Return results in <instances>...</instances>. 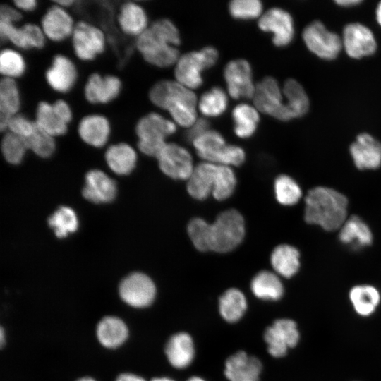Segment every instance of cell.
I'll list each match as a JSON object with an SVG mask.
<instances>
[{
  "mask_svg": "<svg viewBox=\"0 0 381 381\" xmlns=\"http://www.w3.org/2000/svg\"><path fill=\"white\" fill-rule=\"evenodd\" d=\"M180 44L179 30L168 18L154 21L137 37L135 42L136 48L144 60L159 68L176 64L180 57L176 47Z\"/></svg>",
  "mask_w": 381,
  "mask_h": 381,
  "instance_id": "cell-1",
  "label": "cell"
},
{
  "mask_svg": "<svg viewBox=\"0 0 381 381\" xmlns=\"http://www.w3.org/2000/svg\"><path fill=\"white\" fill-rule=\"evenodd\" d=\"M349 202L339 191L326 186L309 190L305 197L304 219L327 231L339 230L348 218Z\"/></svg>",
  "mask_w": 381,
  "mask_h": 381,
  "instance_id": "cell-2",
  "label": "cell"
},
{
  "mask_svg": "<svg viewBox=\"0 0 381 381\" xmlns=\"http://www.w3.org/2000/svg\"><path fill=\"white\" fill-rule=\"evenodd\" d=\"M135 130L139 150L157 158L167 143L166 138L176 133V126L173 121L150 112L138 121Z\"/></svg>",
  "mask_w": 381,
  "mask_h": 381,
  "instance_id": "cell-3",
  "label": "cell"
},
{
  "mask_svg": "<svg viewBox=\"0 0 381 381\" xmlns=\"http://www.w3.org/2000/svg\"><path fill=\"white\" fill-rule=\"evenodd\" d=\"M218 59L219 52L212 46L182 54L175 64L176 80L192 90L200 87L203 83L202 72L213 67Z\"/></svg>",
  "mask_w": 381,
  "mask_h": 381,
  "instance_id": "cell-4",
  "label": "cell"
},
{
  "mask_svg": "<svg viewBox=\"0 0 381 381\" xmlns=\"http://www.w3.org/2000/svg\"><path fill=\"white\" fill-rule=\"evenodd\" d=\"M245 222L240 212L234 209L220 213L210 224V250L228 253L235 249L245 236Z\"/></svg>",
  "mask_w": 381,
  "mask_h": 381,
  "instance_id": "cell-5",
  "label": "cell"
},
{
  "mask_svg": "<svg viewBox=\"0 0 381 381\" xmlns=\"http://www.w3.org/2000/svg\"><path fill=\"white\" fill-rule=\"evenodd\" d=\"M301 37L306 49L323 61H333L343 51L341 35L319 20L307 24L302 30Z\"/></svg>",
  "mask_w": 381,
  "mask_h": 381,
  "instance_id": "cell-6",
  "label": "cell"
},
{
  "mask_svg": "<svg viewBox=\"0 0 381 381\" xmlns=\"http://www.w3.org/2000/svg\"><path fill=\"white\" fill-rule=\"evenodd\" d=\"M253 99L259 111L281 121L293 120L286 104L282 86L274 78L267 76L258 83Z\"/></svg>",
  "mask_w": 381,
  "mask_h": 381,
  "instance_id": "cell-7",
  "label": "cell"
},
{
  "mask_svg": "<svg viewBox=\"0 0 381 381\" xmlns=\"http://www.w3.org/2000/svg\"><path fill=\"white\" fill-rule=\"evenodd\" d=\"M343 51L350 58L360 60L374 55L377 41L373 31L361 22L346 24L341 33Z\"/></svg>",
  "mask_w": 381,
  "mask_h": 381,
  "instance_id": "cell-8",
  "label": "cell"
},
{
  "mask_svg": "<svg viewBox=\"0 0 381 381\" xmlns=\"http://www.w3.org/2000/svg\"><path fill=\"white\" fill-rule=\"evenodd\" d=\"M259 28L272 34V41L277 47L289 45L295 36V23L291 14L280 7H273L265 11L258 20Z\"/></svg>",
  "mask_w": 381,
  "mask_h": 381,
  "instance_id": "cell-9",
  "label": "cell"
},
{
  "mask_svg": "<svg viewBox=\"0 0 381 381\" xmlns=\"http://www.w3.org/2000/svg\"><path fill=\"white\" fill-rule=\"evenodd\" d=\"M224 78L228 93L232 98H253L256 85L253 83L252 67L247 60L230 61L224 67Z\"/></svg>",
  "mask_w": 381,
  "mask_h": 381,
  "instance_id": "cell-10",
  "label": "cell"
},
{
  "mask_svg": "<svg viewBox=\"0 0 381 381\" xmlns=\"http://www.w3.org/2000/svg\"><path fill=\"white\" fill-rule=\"evenodd\" d=\"M72 44L78 59L91 61L104 50L105 36L99 28L85 21H79L75 24Z\"/></svg>",
  "mask_w": 381,
  "mask_h": 381,
  "instance_id": "cell-11",
  "label": "cell"
},
{
  "mask_svg": "<svg viewBox=\"0 0 381 381\" xmlns=\"http://www.w3.org/2000/svg\"><path fill=\"white\" fill-rule=\"evenodd\" d=\"M299 337L296 323L287 318L275 320L264 332L267 351L274 358L284 356L289 349L297 345Z\"/></svg>",
  "mask_w": 381,
  "mask_h": 381,
  "instance_id": "cell-12",
  "label": "cell"
},
{
  "mask_svg": "<svg viewBox=\"0 0 381 381\" xmlns=\"http://www.w3.org/2000/svg\"><path fill=\"white\" fill-rule=\"evenodd\" d=\"M119 294L122 300L129 306L139 308H145L153 302L156 287L147 275L134 272L121 281Z\"/></svg>",
  "mask_w": 381,
  "mask_h": 381,
  "instance_id": "cell-13",
  "label": "cell"
},
{
  "mask_svg": "<svg viewBox=\"0 0 381 381\" xmlns=\"http://www.w3.org/2000/svg\"><path fill=\"white\" fill-rule=\"evenodd\" d=\"M161 171L176 180H188L195 167L190 153L176 143H167L158 157Z\"/></svg>",
  "mask_w": 381,
  "mask_h": 381,
  "instance_id": "cell-14",
  "label": "cell"
},
{
  "mask_svg": "<svg viewBox=\"0 0 381 381\" xmlns=\"http://www.w3.org/2000/svg\"><path fill=\"white\" fill-rule=\"evenodd\" d=\"M149 99L156 107L167 110L179 103H189L198 106L195 92L176 80H160L152 85L149 91Z\"/></svg>",
  "mask_w": 381,
  "mask_h": 381,
  "instance_id": "cell-15",
  "label": "cell"
},
{
  "mask_svg": "<svg viewBox=\"0 0 381 381\" xmlns=\"http://www.w3.org/2000/svg\"><path fill=\"white\" fill-rule=\"evenodd\" d=\"M349 153L360 170H374L381 167V142L368 132L356 135L349 146Z\"/></svg>",
  "mask_w": 381,
  "mask_h": 381,
  "instance_id": "cell-16",
  "label": "cell"
},
{
  "mask_svg": "<svg viewBox=\"0 0 381 381\" xmlns=\"http://www.w3.org/2000/svg\"><path fill=\"white\" fill-rule=\"evenodd\" d=\"M1 40H9L20 49H41L45 44L46 37L39 25L25 23L16 27L14 23L0 20Z\"/></svg>",
  "mask_w": 381,
  "mask_h": 381,
  "instance_id": "cell-17",
  "label": "cell"
},
{
  "mask_svg": "<svg viewBox=\"0 0 381 381\" xmlns=\"http://www.w3.org/2000/svg\"><path fill=\"white\" fill-rule=\"evenodd\" d=\"M262 369L258 358L240 351L226 359L224 373L229 381H259Z\"/></svg>",
  "mask_w": 381,
  "mask_h": 381,
  "instance_id": "cell-18",
  "label": "cell"
},
{
  "mask_svg": "<svg viewBox=\"0 0 381 381\" xmlns=\"http://www.w3.org/2000/svg\"><path fill=\"white\" fill-rule=\"evenodd\" d=\"M121 89V82L118 77L94 73L87 79L84 93L90 103L107 104L119 96Z\"/></svg>",
  "mask_w": 381,
  "mask_h": 381,
  "instance_id": "cell-19",
  "label": "cell"
},
{
  "mask_svg": "<svg viewBox=\"0 0 381 381\" xmlns=\"http://www.w3.org/2000/svg\"><path fill=\"white\" fill-rule=\"evenodd\" d=\"M40 27L47 38L59 42L72 35L75 24L64 8L53 4L42 16Z\"/></svg>",
  "mask_w": 381,
  "mask_h": 381,
  "instance_id": "cell-20",
  "label": "cell"
},
{
  "mask_svg": "<svg viewBox=\"0 0 381 381\" xmlns=\"http://www.w3.org/2000/svg\"><path fill=\"white\" fill-rule=\"evenodd\" d=\"M115 181L98 169L88 171L82 190L83 197L94 203H106L113 200L116 195Z\"/></svg>",
  "mask_w": 381,
  "mask_h": 381,
  "instance_id": "cell-21",
  "label": "cell"
},
{
  "mask_svg": "<svg viewBox=\"0 0 381 381\" xmlns=\"http://www.w3.org/2000/svg\"><path fill=\"white\" fill-rule=\"evenodd\" d=\"M48 85L55 91L64 93L74 85L77 71L72 61L62 54L54 56L50 67L46 71Z\"/></svg>",
  "mask_w": 381,
  "mask_h": 381,
  "instance_id": "cell-22",
  "label": "cell"
},
{
  "mask_svg": "<svg viewBox=\"0 0 381 381\" xmlns=\"http://www.w3.org/2000/svg\"><path fill=\"white\" fill-rule=\"evenodd\" d=\"M339 239L344 246L358 250L372 244L373 235L367 223L357 215L348 217L339 229Z\"/></svg>",
  "mask_w": 381,
  "mask_h": 381,
  "instance_id": "cell-23",
  "label": "cell"
},
{
  "mask_svg": "<svg viewBox=\"0 0 381 381\" xmlns=\"http://www.w3.org/2000/svg\"><path fill=\"white\" fill-rule=\"evenodd\" d=\"M110 130L108 119L100 114L87 115L81 119L78 126L81 140L95 147H101L106 144Z\"/></svg>",
  "mask_w": 381,
  "mask_h": 381,
  "instance_id": "cell-24",
  "label": "cell"
},
{
  "mask_svg": "<svg viewBox=\"0 0 381 381\" xmlns=\"http://www.w3.org/2000/svg\"><path fill=\"white\" fill-rule=\"evenodd\" d=\"M217 167V164L207 162L195 167L187 180V190L192 198L202 200L212 193Z\"/></svg>",
  "mask_w": 381,
  "mask_h": 381,
  "instance_id": "cell-25",
  "label": "cell"
},
{
  "mask_svg": "<svg viewBox=\"0 0 381 381\" xmlns=\"http://www.w3.org/2000/svg\"><path fill=\"white\" fill-rule=\"evenodd\" d=\"M166 356L175 368L188 367L195 356V347L192 337L186 332L172 335L165 346Z\"/></svg>",
  "mask_w": 381,
  "mask_h": 381,
  "instance_id": "cell-26",
  "label": "cell"
},
{
  "mask_svg": "<svg viewBox=\"0 0 381 381\" xmlns=\"http://www.w3.org/2000/svg\"><path fill=\"white\" fill-rule=\"evenodd\" d=\"M117 20L121 31L130 36L138 37L149 26L145 11L133 1H127L122 4Z\"/></svg>",
  "mask_w": 381,
  "mask_h": 381,
  "instance_id": "cell-27",
  "label": "cell"
},
{
  "mask_svg": "<svg viewBox=\"0 0 381 381\" xmlns=\"http://www.w3.org/2000/svg\"><path fill=\"white\" fill-rule=\"evenodd\" d=\"M270 262L276 274L285 278H290L299 270L300 253L291 245L280 244L272 250Z\"/></svg>",
  "mask_w": 381,
  "mask_h": 381,
  "instance_id": "cell-28",
  "label": "cell"
},
{
  "mask_svg": "<svg viewBox=\"0 0 381 381\" xmlns=\"http://www.w3.org/2000/svg\"><path fill=\"white\" fill-rule=\"evenodd\" d=\"M192 144L198 154L205 162L218 164L227 143L217 131L209 129L195 138Z\"/></svg>",
  "mask_w": 381,
  "mask_h": 381,
  "instance_id": "cell-29",
  "label": "cell"
},
{
  "mask_svg": "<svg viewBox=\"0 0 381 381\" xmlns=\"http://www.w3.org/2000/svg\"><path fill=\"white\" fill-rule=\"evenodd\" d=\"M104 157L111 171L119 175L131 173L135 168L137 161L135 150L125 143L110 145L107 149Z\"/></svg>",
  "mask_w": 381,
  "mask_h": 381,
  "instance_id": "cell-30",
  "label": "cell"
},
{
  "mask_svg": "<svg viewBox=\"0 0 381 381\" xmlns=\"http://www.w3.org/2000/svg\"><path fill=\"white\" fill-rule=\"evenodd\" d=\"M250 289L257 298L265 301H277L284 294V286L279 276L268 270H262L254 276Z\"/></svg>",
  "mask_w": 381,
  "mask_h": 381,
  "instance_id": "cell-31",
  "label": "cell"
},
{
  "mask_svg": "<svg viewBox=\"0 0 381 381\" xmlns=\"http://www.w3.org/2000/svg\"><path fill=\"white\" fill-rule=\"evenodd\" d=\"M282 90L292 119L304 116L310 109V102L303 86L296 79L289 78L284 83Z\"/></svg>",
  "mask_w": 381,
  "mask_h": 381,
  "instance_id": "cell-32",
  "label": "cell"
},
{
  "mask_svg": "<svg viewBox=\"0 0 381 381\" xmlns=\"http://www.w3.org/2000/svg\"><path fill=\"white\" fill-rule=\"evenodd\" d=\"M231 118L234 131L238 138H248L253 136L258 129L260 115L255 107L246 103L238 104L233 109Z\"/></svg>",
  "mask_w": 381,
  "mask_h": 381,
  "instance_id": "cell-33",
  "label": "cell"
},
{
  "mask_svg": "<svg viewBox=\"0 0 381 381\" xmlns=\"http://www.w3.org/2000/svg\"><path fill=\"white\" fill-rule=\"evenodd\" d=\"M128 333L126 324L116 317H105L97 327L98 340L107 348H116L121 345L127 339Z\"/></svg>",
  "mask_w": 381,
  "mask_h": 381,
  "instance_id": "cell-34",
  "label": "cell"
},
{
  "mask_svg": "<svg viewBox=\"0 0 381 381\" xmlns=\"http://www.w3.org/2000/svg\"><path fill=\"white\" fill-rule=\"evenodd\" d=\"M349 299L355 311L361 316L370 315L378 306L380 294L373 286L360 284L352 287Z\"/></svg>",
  "mask_w": 381,
  "mask_h": 381,
  "instance_id": "cell-35",
  "label": "cell"
},
{
  "mask_svg": "<svg viewBox=\"0 0 381 381\" xmlns=\"http://www.w3.org/2000/svg\"><path fill=\"white\" fill-rule=\"evenodd\" d=\"M247 309L244 294L238 289L226 290L219 299V311L222 318L230 323L238 322Z\"/></svg>",
  "mask_w": 381,
  "mask_h": 381,
  "instance_id": "cell-36",
  "label": "cell"
},
{
  "mask_svg": "<svg viewBox=\"0 0 381 381\" xmlns=\"http://www.w3.org/2000/svg\"><path fill=\"white\" fill-rule=\"evenodd\" d=\"M34 121L37 127L53 137L64 135L68 130V124L57 116L52 104L45 101L38 103Z\"/></svg>",
  "mask_w": 381,
  "mask_h": 381,
  "instance_id": "cell-37",
  "label": "cell"
},
{
  "mask_svg": "<svg viewBox=\"0 0 381 381\" xmlns=\"http://www.w3.org/2000/svg\"><path fill=\"white\" fill-rule=\"evenodd\" d=\"M228 107V96L219 87H213L205 92L198 102L201 114L207 118L218 117L223 114Z\"/></svg>",
  "mask_w": 381,
  "mask_h": 381,
  "instance_id": "cell-38",
  "label": "cell"
},
{
  "mask_svg": "<svg viewBox=\"0 0 381 381\" xmlns=\"http://www.w3.org/2000/svg\"><path fill=\"white\" fill-rule=\"evenodd\" d=\"M20 98L15 79L4 78L0 80V116L11 117L18 114Z\"/></svg>",
  "mask_w": 381,
  "mask_h": 381,
  "instance_id": "cell-39",
  "label": "cell"
},
{
  "mask_svg": "<svg viewBox=\"0 0 381 381\" xmlns=\"http://www.w3.org/2000/svg\"><path fill=\"white\" fill-rule=\"evenodd\" d=\"M275 198L279 203L284 206L296 205L302 197L299 184L290 176L281 174L274 183Z\"/></svg>",
  "mask_w": 381,
  "mask_h": 381,
  "instance_id": "cell-40",
  "label": "cell"
},
{
  "mask_svg": "<svg viewBox=\"0 0 381 381\" xmlns=\"http://www.w3.org/2000/svg\"><path fill=\"white\" fill-rule=\"evenodd\" d=\"M48 224L58 238L66 237L78 227L76 214L71 208L65 206L58 208L49 217Z\"/></svg>",
  "mask_w": 381,
  "mask_h": 381,
  "instance_id": "cell-41",
  "label": "cell"
},
{
  "mask_svg": "<svg viewBox=\"0 0 381 381\" xmlns=\"http://www.w3.org/2000/svg\"><path fill=\"white\" fill-rule=\"evenodd\" d=\"M236 186V177L232 168L217 164L212 196L217 200H224L232 195Z\"/></svg>",
  "mask_w": 381,
  "mask_h": 381,
  "instance_id": "cell-42",
  "label": "cell"
},
{
  "mask_svg": "<svg viewBox=\"0 0 381 381\" xmlns=\"http://www.w3.org/2000/svg\"><path fill=\"white\" fill-rule=\"evenodd\" d=\"M28 150L25 139L6 131L1 141V150L4 158L10 164H18Z\"/></svg>",
  "mask_w": 381,
  "mask_h": 381,
  "instance_id": "cell-43",
  "label": "cell"
},
{
  "mask_svg": "<svg viewBox=\"0 0 381 381\" xmlns=\"http://www.w3.org/2000/svg\"><path fill=\"white\" fill-rule=\"evenodd\" d=\"M25 69L22 55L11 49H4L0 53V73L4 78L15 79L20 77Z\"/></svg>",
  "mask_w": 381,
  "mask_h": 381,
  "instance_id": "cell-44",
  "label": "cell"
},
{
  "mask_svg": "<svg viewBox=\"0 0 381 381\" xmlns=\"http://www.w3.org/2000/svg\"><path fill=\"white\" fill-rule=\"evenodd\" d=\"M25 139L28 149L40 157H49L55 151L54 137L42 131L37 125L33 133Z\"/></svg>",
  "mask_w": 381,
  "mask_h": 381,
  "instance_id": "cell-45",
  "label": "cell"
},
{
  "mask_svg": "<svg viewBox=\"0 0 381 381\" xmlns=\"http://www.w3.org/2000/svg\"><path fill=\"white\" fill-rule=\"evenodd\" d=\"M188 234L194 247L202 252L210 250V224L199 217L192 219L188 224Z\"/></svg>",
  "mask_w": 381,
  "mask_h": 381,
  "instance_id": "cell-46",
  "label": "cell"
},
{
  "mask_svg": "<svg viewBox=\"0 0 381 381\" xmlns=\"http://www.w3.org/2000/svg\"><path fill=\"white\" fill-rule=\"evenodd\" d=\"M231 16L236 20H252L261 16L263 6L259 0H234L228 6Z\"/></svg>",
  "mask_w": 381,
  "mask_h": 381,
  "instance_id": "cell-47",
  "label": "cell"
},
{
  "mask_svg": "<svg viewBox=\"0 0 381 381\" xmlns=\"http://www.w3.org/2000/svg\"><path fill=\"white\" fill-rule=\"evenodd\" d=\"M36 128L35 121H30L21 114L12 116L8 121L6 131L23 138H28Z\"/></svg>",
  "mask_w": 381,
  "mask_h": 381,
  "instance_id": "cell-48",
  "label": "cell"
},
{
  "mask_svg": "<svg viewBox=\"0 0 381 381\" xmlns=\"http://www.w3.org/2000/svg\"><path fill=\"white\" fill-rule=\"evenodd\" d=\"M246 159V154L243 148L235 145L227 144L225 147L218 164L228 167H238L241 165Z\"/></svg>",
  "mask_w": 381,
  "mask_h": 381,
  "instance_id": "cell-49",
  "label": "cell"
},
{
  "mask_svg": "<svg viewBox=\"0 0 381 381\" xmlns=\"http://www.w3.org/2000/svg\"><path fill=\"white\" fill-rule=\"evenodd\" d=\"M52 108L57 116L65 123L68 124L72 119L73 115L68 104L64 99H57L52 104Z\"/></svg>",
  "mask_w": 381,
  "mask_h": 381,
  "instance_id": "cell-50",
  "label": "cell"
},
{
  "mask_svg": "<svg viewBox=\"0 0 381 381\" xmlns=\"http://www.w3.org/2000/svg\"><path fill=\"white\" fill-rule=\"evenodd\" d=\"M209 127L210 123L206 119H198L196 122L191 127L188 128V131L186 133V140L192 143L195 138L209 130Z\"/></svg>",
  "mask_w": 381,
  "mask_h": 381,
  "instance_id": "cell-51",
  "label": "cell"
},
{
  "mask_svg": "<svg viewBox=\"0 0 381 381\" xmlns=\"http://www.w3.org/2000/svg\"><path fill=\"white\" fill-rule=\"evenodd\" d=\"M22 19V14L17 8L7 4L0 6V20L16 23Z\"/></svg>",
  "mask_w": 381,
  "mask_h": 381,
  "instance_id": "cell-52",
  "label": "cell"
},
{
  "mask_svg": "<svg viewBox=\"0 0 381 381\" xmlns=\"http://www.w3.org/2000/svg\"><path fill=\"white\" fill-rule=\"evenodd\" d=\"M13 4L18 11H32L37 6L35 0H15Z\"/></svg>",
  "mask_w": 381,
  "mask_h": 381,
  "instance_id": "cell-53",
  "label": "cell"
},
{
  "mask_svg": "<svg viewBox=\"0 0 381 381\" xmlns=\"http://www.w3.org/2000/svg\"><path fill=\"white\" fill-rule=\"evenodd\" d=\"M361 0H336L334 4L341 8H350L356 7L362 4Z\"/></svg>",
  "mask_w": 381,
  "mask_h": 381,
  "instance_id": "cell-54",
  "label": "cell"
},
{
  "mask_svg": "<svg viewBox=\"0 0 381 381\" xmlns=\"http://www.w3.org/2000/svg\"><path fill=\"white\" fill-rule=\"evenodd\" d=\"M116 381H145L141 377L138 375L131 374V373H124L118 377Z\"/></svg>",
  "mask_w": 381,
  "mask_h": 381,
  "instance_id": "cell-55",
  "label": "cell"
},
{
  "mask_svg": "<svg viewBox=\"0 0 381 381\" xmlns=\"http://www.w3.org/2000/svg\"><path fill=\"white\" fill-rule=\"evenodd\" d=\"M375 18L377 24L381 28V1L378 2L375 7Z\"/></svg>",
  "mask_w": 381,
  "mask_h": 381,
  "instance_id": "cell-56",
  "label": "cell"
},
{
  "mask_svg": "<svg viewBox=\"0 0 381 381\" xmlns=\"http://www.w3.org/2000/svg\"><path fill=\"white\" fill-rule=\"evenodd\" d=\"M74 1L73 0H57V1H54L53 3L61 8H65V7H69L71 6L72 4H74Z\"/></svg>",
  "mask_w": 381,
  "mask_h": 381,
  "instance_id": "cell-57",
  "label": "cell"
},
{
  "mask_svg": "<svg viewBox=\"0 0 381 381\" xmlns=\"http://www.w3.org/2000/svg\"><path fill=\"white\" fill-rule=\"evenodd\" d=\"M151 381H174V380L169 377H155V378H153Z\"/></svg>",
  "mask_w": 381,
  "mask_h": 381,
  "instance_id": "cell-58",
  "label": "cell"
},
{
  "mask_svg": "<svg viewBox=\"0 0 381 381\" xmlns=\"http://www.w3.org/2000/svg\"><path fill=\"white\" fill-rule=\"evenodd\" d=\"M186 381H206L202 377H198V376H193L188 379Z\"/></svg>",
  "mask_w": 381,
  "mask_h": 381,
  "instance_id": "cell-59",
  "label": "cell"
},
{
  "mask_svg": "<svg viewBox=\"0 0 381 381\" xmlns=\"http://www.w3.org/2000/svg\"><path fill=\"white\" fill-rule=\"evenodd\" d=\"M0 339H1V346L4 344V331H3V329L1 328V333H0Z\"/></svg>",
  "mask_w": 381,
  "mask_h": 381,
  "instance_id": "cell-60",
  "label": "cell"
},
{
  "mask_svg": "<svg viewBox=\"0 0 381 381\" xmlns=\"http://www.w3.org/2000/svg\"><path fill=\"white\" fill-rule=\"evenodd\" d=\"M78 381H95V380L91 377H83L78 380Z\"/></svg>",
  "mask_w": 381,
  "mask_h": 381,
  "instance_id": "cell-61",
  "label": "cell"
}]
</instances>
